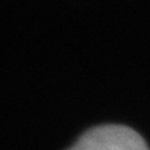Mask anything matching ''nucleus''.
Returning <instances> with one entry per match:
<instances>
[{
    "instance_id": "1",
    "label": "nucleus",
    "mask_w": 150,
    "mask_h": 150,
    "mask_svg": "<svg viewBox=\"0 0 150 150\" xmlns=\"http://www.w3.org/2000/svg\"><path fill=\"white\" fill-rule=\"evenodd\" d=\"M68 150H149L136 131L124 125H102L89 129Z\"/></svg>"
}]
</instances>
